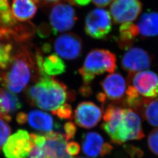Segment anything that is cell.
Masks as SVG:
<instances>
[{"label":"cell","mask_w":158,"mask_h":158,"mask_svg":"<svg viewBox=\"0 0 158 158\" xmlns=\"http://www.w3.org/2000/svg\"><path fill=\"white\" fill-rule=\"evenodd\" d=\"M32 105L52 113L64 104L68 98L66 85L55 77L40 76L39 81L27 91Z\"/></svg>","instance_id":"cell-1"},{"label":"cell","mask_w":158,"mask_h":158,"mask_svg":"<svg viewBox=\"0 0 158 158\" xmlns=\"http://www.w3.org/2000/svg\"><path fill=\"white\" fill-rule=\"evenodd\" d=\"M34 62L27 50L23 49L13 55L6 72H0V83L13 93L23 91L34 73Z\"/></svg>","instance_id":"cell-2"},{"label":"cell","mask_w":158,"mask_h":158,"mask_svg":"<svg viewBox=\"0 0 158 158\" xmlns=\"http://www.w3.org/2000/svg\"><path fill=\"white\" fill-rule=\"evenodd\" d=\"M117 68V59L111 52L96 49L90 52L79 73L85 85L92 82L96 76L106 72L113 73Z\"/></svg>","instance_id":"cell-3"},{"label":"cell","mask_w":158,"mask_h":158,"mask_svg":"<svg viewBox=\"0 0 158 158\" xmlns=\"http://www.w3.org/2000/svg\"><path fill=\"white\" fill-rule=\"evenodd\" d=\"M144 136L139 115L132 109L124 108L123 118L111 141L116 144H121L130 140L141 139Z\"/></svg>","instance_id":"cell-4"},{"label":"cell","mask_w":158,"mask_h":158,"mask_svg":"<svg viewBox=\"0 0 158 158\" xmlns=\"http://www.w3.org/2000/svg\"><path fill=\"white\" fill-rule=\"evenodd\" d=\"M73 0L59 2L51 9L49 21L52 32L56 35L59 32H66L73 28L77 20L76 11L73 6Z\"/></svg>","instance_id":"cell-5"},{"label":"cell","mask_w":158,"mask_h":158,"mask_svg":"<svg viewBox=\"0 0 158 158\" xmlns=\"http://www.w3.org/2000/svg\"><path fill=\"white\" fill-rule=\"evenodd\" d=\"M112 29V20L110 12L104 9L97 8L87 15L85 29L86 34L96 40L107 36Z\"/></svg>","instance_id":"cell-6"},{"label":"cell","mask_w":158,"mask_h":158,"mask_svg":"<svg viewBox=\"0 0 158 158\" xmlns=\"http://www.w3.org/2000/svg\"><path fill=\"white\" fill-rule=\"evenodd\" d=\"M34 147L31 134L26 130H19L9 136L2 149L6 158H27Z\"/></svg>","instance_id":"cell-7"},{"label":"cell","mask_w":158,"mask_h":158,"mask_svg":"<svg viewBox=\"0 0 158 158\" xmlns=\"http://www.w3.org/2000/svg\"><path fill=\"white\" fill-rule=\"evenodd\" d=\"M152 57L144 49L134 47L125 53L121 60L122 68L128 74V79L136 73L142 72L150 68Z\"/></svg>","instance_id":"cell-8"},{"label":"cell","mask_w":158,"mask_h":158,"mask_svg":"<svg viewBox=\"0 0 158 158\" xmlns=\"http://www.w3.org/2000/svg\"><path fill=\"white\" fill-rule=\"evenodd\" d=\"M142 8L139 0H114L110 6V13L116 23H131L139 16Z\"/></svg>","instance_id":"cell-9"},{"label":"cell","mask_w":158,"mask_h":158,"mask_svg":"<svg viewBox=\"0 0 158 158\" xmlns=\"http://www.w3.org/2000/svg\"><path fill=\"white\" fill-rule=\"evenodd\" d=\"M54 49L57 55L64 59L72 60L78 58L82 52L81 39L73 33L62 34L54 42Z\"/></svg>","instance_id":"cell-10"},{"label":"cell","mask_w":158,"mask_h":158,"mask_svg":"<svg viewBox=\"0 0 158 158\" xmlns=\"http://www.w3.org/2000/svg\"><path fill=\"white\" fill-rule=\"evenodd\" d=\"M128 80L132 81V86L139 95L149 98L158 97V76L152 71L145 70L136 73Z\"/></svg>","instance_id":"cell-11"},{"label":"cell","mask_w":158,"mask_h":158,"mask_svg":"<svg viewBox=\"0 0 158 158\" xmlns=\"http://www.w3.org/2000/svg\"><path fill=\"white\" fill-rule=\"evenodd\" d=\"M102 117V110L93 102H82L74 111L76 124L85 129L94 127L101 121Z\"/></svg>","instance_id":"cell-12"},{"label":"cell","mask_w":158,"mask_h":158,"mask_svg":"<svg viewBox=\"0 0 158 158\" xmlns=\"http://www.w3.org/2000/svg\"><path fill=\"white\" fill-rule=\"evenodd\" d=\"M45 143L42 148L45 158H74L66 151L65 136L59 132L45 133Z\"/></svg>","instance_id":"cell-13"},{"label":"cell","mask_w":158,"mask_h":158,"mask_svg":"<svg viewBox=\"0 0 158 158\" xmlns=\"http://www.w3.org/2000/svg\"><path fill=\"white\" fill-rule=\"evenodd\" d=\"M35 60L40 76H55L66 72L65 63L61 57L56 54H51L44 57L39 52L36 54Z\"/></svg>","instance_id":"cell-14"},{"label":"cell","mask_w":158,"mask_h":158,"mask_svg":"<svg viewBox=\"0 0 158 158\" xmlns=\"http://www.w3.org/2000/svg\"><path fill=\"white\" fill-rule=\"evenodd\" d=\"M13 40L18 41L15 29L0 25V69L6 70L13 57Z\"/></svg>","instance_id":"cell-15"},{"label":"cell","mask_w":158,"mask_h":158,"mask_svg":"<svg viewBox=\"0 0 158 158\" xmlns=\"http://www.w3.org/2000/svg\"><path fill=\"white\" fill-rule=\"evenodd\" d=\"M101 85L104 96L111 100H119L125 94L127 83L121 74L108 75L101 82Z\"/></svg>","instance_id":"cell-16"},{"label":"cell","mask_w":158,"mask_h":158,"mask_svg":"<svg viewBox=\"0 0 158 158\" xmlns=\"http://www.w3.org/2000/svg\"><path fill=\"white\" fill-rule=\"evenodd\" d=\"M124 113V108L114 104L110 105L104 111V123L102 124V128L110 136L111 139L115 135L119 124L123 118Z\"/></svg>","instance_id":"cell-17"},{"label":"cell","mask_w":158,"mask_h":158,"mask_svg":"<svg viewBox=\"0 0 158 158\" xmlns=\"http://www.w3.org/2000/svg\"><path fill=\"white\" fill-rule=\"evenodd\" d=\"M39 0H12L11 11L14 18L20 22L33 18L38 11Z\"/></svg>","instance_id":"cell-18"},{"label":"cell","mask_w":158,"mask_h":158,"mask_svg":"<svg viewBox=\"0 0 158 158\" xmlns=\"http://www.w3.org/2000/svg\"><path fill=\"white\" fill-rule=\"evenodd\" d=\"M27 121L35 130L45 133L52 132L55 128L59 127L54 123V120L50 114L37 110H32L27 114Z\"/></svg>","instance_id":"cell-19"},{"label":"cell","mask_w":158,"mask_h":158,"mask_svg":"<svg viewBox=\"0 0 158 158\" xmlns=\"http://www.w3.org/2000/svg\"><path fill=\"white\" fill-rule=\"evenodd\" d=\"M136 25L139 34L143 37H152L158 35V12H149L143 14Z\"/></svg>","instance_id":"cell-20"},{"label":"cell","mask_w":158,"mask_h":158,"mask_svg":"<svg viewBox=\"0 0 158 158\" xmlns=\"http://www.w3.org/2000/svg\"><path fill=\"white\" fill-rule=\"evenodd\" d=\"M104 144L103 138L99 134L90 132L84 134L82 140L83 151L91 158H97L102 150Z\"/></svg>","instance_id":"cell-21"},{"label":"cell","mask_w":158,"mask_h":158,"mask_svg":"<svg viewBox=\"0 0 158 158\" xmlns=\"http://www.w3.org/2000/svg\"><path fill=\"white\" fill-rule=\"evenodd\" d=\"M137 25L134 23H123L119 29V36L117 42L119 47L127 49L132 45L135 39L139 35Z\"/></svg>","instance_id":"cell-22"},{"label":"cell","mask_w":158,"mask_h":158,"mask_svg":"<svg viewBox=\"0 0 158 158\" xmlns=\"http://www.w3.org/2000/svg\"><path fill=\"white\" fill-rule=\"evenodd\" d=\"M0 107L6 115L16 112L22 107V104L15 93L0 87Z\"/></svg>","instance_id":"cell-23"},{"label":"cell","mask_w":158,"mask_h":158,"mask_svg":"<svg viewBox=\"0 0 158 158\" xmlns=\"http://www.w3.org/2000/svg\"><path fill=\"white\" fill-rule=\"evenodd\" d=\"M139 111L149 124L158 127V98H144Z\"/></svg>","instance_id":"cell-24"},{"label":"cell","mask_w":158,"mask_h":158,"mask_svg":"<svg viewBox=\"0 0 158 158\" xmlns=\"http://www.w3.org/2000/svg\"><path fill=\"white\" fill-rule=\"evenodd\" d=\"M17 24V20L12 13L8 0H0V25L14 28Z\"/></svg>","instance_id":"cell-25"},{"label":"cell","mask_w":158,"mask_h":158,"mask_svg":"<svg viewBox=\"0 0 158 158\" xmlns=\"http://www.w3.org/2000/svg\"><path fill=\"white\" fill-rule=\"evenodd\" d=\"M143 99L144 98H142L140 97L132 85H130L128 87L125 92V102L128 106L139 111L141 108Z\"/></svg>","instance_id":"cell-26"},{"label":"cell","mask_w":158,"mask_h":158,"mask_svg":"<svg viewBox=\"0 0 158 158\" xmlns=\"http://www.w3.org/2000/svg\"><path fill=\"white\" fill-rule=\"evenodd\" d=\"M11 132V129L7 121L4 119L0 118V151L10 136Z\"/></svg>","instance_id":"cell-27"},{"label":"cell","mask_w":158,"mask_h":158,"mask_svg":"<svg viewBox=\"0 0 158 158\" xmlns=\"http://www.w3.org/2000/svg\"><path fill=\"white\" fill-rule=\"evenodd\" d=\"M54 115H56L59 118L62 119H72L73 118L72 108L70 105L64 104L56 111L52 112Z\"/></svg>","instance_id":"cell-28"},{"label":"cell","mask_w":158,"mask_h":158,"mask_svg":"<svg viewBox=\"0 0 158 158\" xmlns=\"http://www.w3.org/2000/svg\"><path fill=\"white\" fill-rule=\"evenodd\" d=\"M148 144L150 150L158 155V128L153 130L149 134L148 138Z\"/></svg>","instance_id":"cell-29"},{"label":"cell","mask_w":158,"mask_h":158,"mask_svg":"<svg viewBox=\"0 0 158 158\" xmlns=\"http://www.w3.org/2000/svg\"><path fill=\"white\" fill-rule=\"evenodd\" d=\"M64 131L65 132V138L69 141L73 138L77 132L76 126L72 122H68L64 125Z\"/></svg>","instance_id":"cell-30"},{"label":"cell","mask_w":158,"mask_h":158,"mask_svg":"<svg viewBox=\"0 0 158 158\" xmlns=\"http://www.w3.org/2000/svg\"><path fill=\"white\" fill-rule=\"evenodd\" d=\"M67 152L71 156L79 154L80 151V147L78 143L76 142H70L66 145Z\"/></svg>","instance_id":"cell-31"},{"label":"cell","mask_w":158,"mask_h":158,"mask_svg":"<svg viewBox=\"0 0 158 158\" xmlns=\"http://www.w3.org/2000/svg\"><path fill=\"white\" fill-rule=\"evenodd\" d=\"M52 32V31L51 27H49V26L46 23L41 24L38 30L39 36L42 38L48 37Z\"/></svg>","instance_id":"cell-32"},{"label":"cell","mask_w":158,"mask_h":158,"mask_svg":"<svg viewBox=\"0 0 158 158\" xmlns=\"http://www.w3.org/2000/svg\"><path fill=\"white\" fill-rule=\"evenodd\" d=\"M113 149V147L108 143H104L102 147V150L100 152V155L102 156H104L111 152Z\"/></svg>","instance_id":"cell-33"},{"label":"cell","mask_w":158,"mask_h":158,"mask_svg":"<svg viewBox=\"0 0 158 158\" xmlns=\"http://www.w3.org/2000/svg\"><path fill=\"white\" fill-rule=\"evenodd\" d=\"M16 119L19 124H24L27 121V114L23 112H20L17 114Z\"/></svg>","instance_id":"cell-34"},{"label":"cell","mask_w":158,"mask_h":158,"mask_svg":"<svg viewBox=\"0 0 158 158\" xmlns=\"http://www.w3.org/2000/svg\"><path fill=\"white\" fill-rule=\"evenodd\" d=\"M93 2L99 7H104L108 6L114 0H92Z\"/></svg>","instance_id":"cell-35"},{"label":"cell","mask_w":158,"mask_h":158,"mask_svg":"<svg viewBox=\"0 0 158 158\" xmlns=\"http://www.w3.org/2000/svg\"><path fill=\"white\" fill-rule=\"evenodd\" d=\"M81 94L84 96H88L90 95L91 91L90 88L89 86H87V85H85L84 87H82L80 90Z\"/></svg>","instance_id":"cell-36"},{"label":"cell","mask_w":158,"mask_h":158,"mask_svg":"<svg viewBox=\"0 0 158 158\" xmlns=\"http://www.w3.org/2000/svg\"><path fill=\"white\" fill-rule=\"evenodd\" d=\"M73 1L78 6H85L90 4L91 0H73Z\"/></svg>","instance_id":"cell-37"},{"label":"cell","mask_w":158,"mask_h":158,"mask_svg":"<svg viewBox=\"0 0 158 158\" xmlns=\"http://www.w3.org/2000/svg\"><path fill=\"white\" fill-rule=\"evenodd\" d=\"M0 118L4 119L6 121H10L11 120V116H10V115H6L4 114H3L2 110H1V107H0Z\"/></svg>","instance_id":"cell-38"},{"label":"cell","mask_w":158,"mask_h":158,"mask_svg":"<svg viewBox=\"0 0 158 158\" xmlns=\"http://www.w3.org/2000/svg\"><path fill=\"white\" fill-rule=\"evenodd\" d=\"M40 1V0H39ZM42 1H45L46 2H49V3H53V2H58V1H59L60 0H42Z\"/></svg>","instance_id":"cell-39"},{"label":"cell","mask_w":158,"mask_h":158,"mask_svg":"<svg viewBox=\"0 0 158 158\" xmlns=\"http://www.w3.org/2000/svg\"><path fill=\"white\" fill-rule=\"evenodd\" d=\"M27 158H45V156H42V157H33V156H31L29 155L28 157H27Z\"/></svg>","instance_id":"cell-40"},{"label":"cell","mask_w":158,"mask_h":158,"mask_svg":"<svg viewBox=\"0 0 158 158\" xmlns=\"http://www.w3.org/2000/svg\"></svg>","instance_id":"cell-41"}]
</instances>
